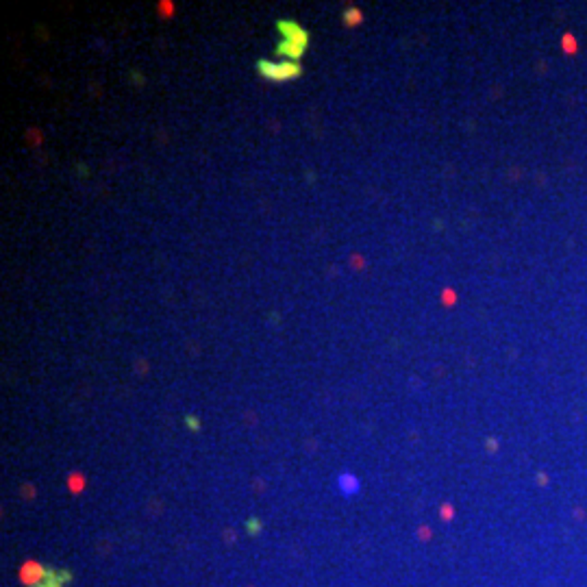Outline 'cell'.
Here are the masks:
<instances>
[{"label": "cell", "mask_w": 587, "mask_h": 587, "mask_svg": "<svg viewBox=\"0 0 587 587\" xmlns=\"http://www.w3.org/2000/svg\"><path fill=\"white\" fill-rule=\"evenodd\" d=\"M279 31L283 33V39L276 46V55L285 57V61H298L309 46V33L294 20H281Z\"/></svg>", "instance_id": "obj_1"}, {"label": "cell", "mask_w": 587, "mask_h": 587, "mask_svg": "<svg viewBox=\"0 0 587 587\" xmlns=\"http://www.w3.org/2000/svg\"><path fill=\"white\" fill-rule=\"evenodd\" d=\"M257 72L268 81H274V83H283V81H291L298 78L303 68H300L298 61H268V59H259L257 61Z\"/></svg>", "instance_id": "obj_2"}, {"label": "cell", "mask_w": 587, "mask_h": 587, "mask_svg": "<svg viewBox=\"0 0 587 587\" xmlns=\"http://www.w3.org/2000/svg\"><path fill=\"white\" fill-rule=\"evenodd\" d=\"M46 574H48V566H42L37 561H26L20 568V581L26 587H35L37 583H42Z\"/></svg>", "instance_id": "obj_3"}, {"label": "cell", "mask_w": 587, "mask_h": 587, "mask_svg": "<svg viewBox=\"0 0 587 587\" xmlns=\"http://www.w3.org/2000/svg\"><path fill=\"white\" fill-rule=\"evenodd\" d=\"M74 574L70 572L68 568H48V574L42 583H37L35 587H68L72 583Z\"/></svg>", "instance_id": "obj_4"}, {"label": "cell", "mask_w": 587, "mask_h": 587, "mask_svg": "<svg viewBox=\"0 0 587 587\" xmlns=\"http://www.w3.org/2000/svg\"><path fill=\"white\" fill-rule=\"evenodd\" d=\"M337 489L344 496H355L359 489H361V483H359V478L355 474H348V472H344V474L337 476Z\"/></svg>", "instance_id": "obj_5"}, {"label": "cell", "mask_w": 587, "mask_h": 587, "mask_svg": "<svg viewBox=\"0 0 587 587\" xmlns=\"http://www.w3.org/2000/svg\"><path fill=\"white\" fill-rule=\"evenodd\" d=\"M341 18H344V22L348 24V26H355V24L361 22V11L355 9V7H350V9L344 11V15H341Z\"/></svg>", "instance_id": "obj_6"}, {"label": "cell", "mask_w": 587, "mask_h": 587, "mask_svg": "<svg viewBox=\"0 0 587 587\" xmlns=\"http://www.w3.org/2000/svg\"><path fill=\"white\" fill-rule=\"evenodd\" d=\"M246 531H248V535H259L261 531H263V522H261L257 516L248 518L246 520Z\"/></svg>", "instance_id": "obj_7"}, {"label": "cell", "mask_w": 587, "mask_h": 587, "mask_svg": "<svg viewBox=\"0 0 587 587\" xmlns=\"http://www.w3.org/2000/svg\"><path fill=\"white\" fill-rule=\"evenodd\" d=\"M68 485H70L72 492H81V489H83V485H85V481H83V476H81V474H72L70 481H68Z\"/></svg>", "instance_id": "obj_8"}, {"label": "cell", "mask_w": 587, "mask_h": 587, "mask_svg": "<svg viewBox=\"0 0 587 587\" xmlns=\"http://www.w3.org/2000/svg\"><path fill=\"white\" fill-rule=\"evenodd\" d=\"M185 424L190 426V431H198L200 429V420L196 415H185Z\"/></svg>", "instance_id": "obj_9"}]
</instances>
